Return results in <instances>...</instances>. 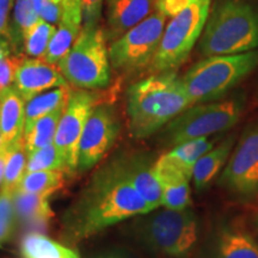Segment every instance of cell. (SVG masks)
Masks as SVG:
<instances>
[{"label":"cell","mask_w":258,"mask_h":258,"mask_svg":"<svg viewBox=\"0 0 258 258\" xmlns=\"http://www.w3.org/2000/svg\"><path fill=\"white\" fill-rule=\"evenodd\" d=\"M152 211L114 160L97 171L67 209L62 221L64 238L78 243L117 222Z\"/></svg>","instance_id":"obj_1"},{"label":"cell","mask_w":258,"mask_h":258,"mask_svg":"<svg viewBox=\"0 0 258 258\" xmlns=\"http://www.w3.org/2000/svg\"><path fill=\"white\" fill-rule=\"evenodd\" d=\"M192 104L175 71L139 80L129 86L125 95L129 133L135 139L151 137Z\"/></svg>","instance_id":"obj_2"},{"label":"cell","mask_w":258,"mask_h":258,"mask_svg":"<svg viewBox=\"0 0 258 258\" xmlns=\"http://www.w3.org/2000/svg\"><path fill=\"white\" fill-rule=\"evenodd\" d=\"M258 49V11L246 0H220L209 11L199 42L205 57Z\"/></svg>","instance_id":"obj_3"},{"label":"cell","mask_w":258,"mask_h":258,"mask_svg":"<svg viewBox=\"0 0 258 258\" xmlns=\"http://www.w3.org/2000/svg\"><path fill=\"white\" fill-rule=\"evenodd\" d=\"M154 211L135 220L133 232L137 239L154 253L169 258H188L199 241L198 215L189 208Z\"/></svg>","instance_id":"obj_4"},{"label":"cell","mask_w":258,"mask_h":258,"mask_svg":"<svg viewBox=\"0 0 258 258\" xmlns=\"http://www.w3.org/2000/svg\"><path fill=\"white\" fill-rule=\"evenodd\" d=\"M258 66V49L208 56L190 67L182 82L194 104L219 101Z\"/></svg>","instance_id":"obj_5"},{"label":"cell","mask_w":258,"mask_h":258,"mask_svg":"<svg viewBox=\"0 0 258 258\" xmlns=\"http://www.w3.org/2000/svg\"><path fill=\"white\" fill-rule=\"evenodd\" d=\"M244 108L245 99L240 96L192 104L165 125L160 140L167 147H175L192 139L222 133L240 120Z\"/></svg>","instance_id":"obj_6"},{"label":"cell","mask_w":258,"mask_h":258,"mask_svg":"<svg viewBox=\"0 0 258 258\" xmlns=\"http://www.w3.org/2000/svg\"><path fill=\"white\" fill-rule=\"evenodd\" d=\"M106 41L102 28H82L69 54L57 64L70 85L93 91L110 84L111 66Z\"/></svg>","instance_id":"obj_7"},{"label":"cell","mask_w":258,"mask_h":258,"mask_svg":"<svg viewBox=\"0 0 258 258\" xmlns=\"http://www.w3.org/2000/svg\"><path fill=\"white\" fill-rule=\"evenodd\" d=\"M211 11V0H194L171 17L164 29L159 47L150 64L151 72L175 71L188 59L201 37Z\"/></svg>","instance_id":"obj_8"},{"label":"cell","mask_w":258,"mask_h":258,"mask_svg":"<svg viewBox=\"0 0 258 258\" xmlns=\"http://www.w3.org/2000/svg\"><path fill=\"white\" fill-rule=\"evenodd\" d=\"M165 22V16L156 11L112 41L108 48L112 69L122 73H135L150 67L159 47Z\"/></svg>","instance_id":"obj_9"},{"label":"cell","mask_w":258,"mask_h":258,"mask_svg":"<svg viewBox=\"0 0 258 258\" xmlns=\"http://www.w3.org/2000/svg\"><path fill=\"white\" fill-rule=\"evenodd\" d=\"M219 184L237 199L249 201L258 198V121L240 134Z\"/></svg>","instance_id":"obj_10"},{"label":"cell","mask_w":258,"mask_h":258,"mask_svg":"<svg viewBox=\"0 0 258 258\" xmlns=\"http://www.w3.org/2000/svg\"><path fill=\"white\" fill-rule=\"evenodd\" d=\"M101 102V95L91 90L77 89L71 93L54 139V145L66 165L67 175H72L78 169L83 131L93 108Z\"/></svg>","instance_id":"obj_11"},{"label":"cell","mask_w":258,"mask_h":258,"mask_svg":"<svg viewBox=\"0 0 258 258\" xmlns=\"http://www.w3.org/2000/svg\"><path fill=\"white\" fill-rule=\"evenodd\" d=\"M120 129V120L111 102L98 103L90 114L80 139L78 169H92L109 152Z\"/></svg>","instance_id":"obj_12"},{"label":"cell","mask_w":258,"mask_h":258,"mask_svg":"<svg viewBox=\"0 0 258 258\" xmlns=\"http://www.w3.org/2000/svg\"><path fill=\"white\" fill-rule=\"evenodd\" d=\"M69 85L59 67L43 59H25L16 72L14 86L25 103L47 90Z\"/></svg>","instance_id":"obj_13"},{"label":"cell","mask_w":258,"mask_h":258,"mask_svg":"<svg viewBox=\"0 0 258 258\" xmlns=\"http://www.w3.org/2000/svg\"><path fill=\"white\" fill-rule=\"evenodd\" d=\"M203 258H258V243L237 225H221L213 232Z\"/></svg>","instance_id":"obj_14"},{"label":"cell","mask_w":258,"mask_h":258,"mask_svg":"<svg viewBox=\"0 0 258 258\" xmlns=\"http://www.w3.org/2000/svg\"><path fill=\"white\" fill-rule=\"evenodd\" d=\"M115 161L123 176L143 196L145 201L153 209L159 208L163 202V194L153 171V164L156 160L153 161L147 154L140 153L120 157Z\"/></svg>","instance_id":"obj_15"},{"label":"cell","mask_w":258,"mask_h":258,"mask_svg":"<svg viewBox=\"0 0 258 258\" xmlns=\"http://www.w3.org/2000/svg\"><path fill=\"white\" fill-rule=\"evenodd\" d=\"M105 36L108 41L120 38L135 25L148 17L156 0H106Z\"/></svg>","instance_id":"obj_16"},{"label":"cell","mask_w":258,"mask_h":258,"mask_svg":"<svg viewBox=\"0 0 258 258\" xmlns=\"http://www.w3.org/2000/svg\"><path fill=\"white\" fill-rule=\"evenodd\" d=\"M153 171L161 186V206L172 211H183L189 208L191 202L189 177L163 156L154 161Z\"/></svg>","instance_id":"obj_17"},{"label":"cell","mask_w":258,"mask_h":258,"mask_svg":"<svg viewBox=\"0 0 258 258\" xmlns=\"http://www.w3.org/2000/svg\"><path fill=\"white\" fill-rule=\"evenodd\" d=\"M25 101L12 85L0 95V132L3 146L9 147L23 138Z\"/></svg>","instance_id":"obj_18"},{"label":"cell","mask_w":258,"mask_h":258,"mask_svg":"<svg viewBox=\"0 0 258 258\" xmlns=\"http://www.w3.org/2000/svg\"><path fill=\"white\" fill-rule=\"evenodd\" d=\"M235 146V135H228L220 144L209 150L198 160L192 171V180L196 190H203L222 172Z\"/></svg>","instance_id":"obj_19"},{"label":"cell","mask_w":258,"mask_h":258,"mask_svg":"<svg viewBox=\"0 0 258 258\" xmlns=\"http://www.w3.org/2000/svg\"><path fill=\"white\" fill-rule=\"evenodd\" d=\"M14 203L19 220L34 227L43 228L54 217L48 196L16 190Z\"/></svg>","instance_id":"obj_20"},{"label":"cell","mask_w":258,"mask_h":258,"mask_svg":"<svg viewBox=\"0 0 258 258\" xmlns=\"http://www.w3.org/2000/svg\"><path fill=\"white\" fill-rule=\"evenodd\" d=\"M73 90L69 85L60 86V88L50 90L48 92H43L30 101L25 103V122H24V133L30 131L35 122L41 117L56 110V109L66 106L70 101L71 93Z\"/></svg>","instance_id":"obj_21"},{"label":"cell","mask_w":258,"mask_h":258,"mask_svg":"<svg viewBox=\"0 0 258 258\" xmlns=\"http://www.w3.org/2000/svg\"><path fill=\"white\" fill-rule=\"evenodd\" d=\"M214 139H192V140L177 145L175 147H171L169 152L163 154V157L176 167H178L190 179H192V171L195 164L203 154L214 147Z\"/></svg>","instance_id":"obj_22"},{"label":"cell","mask_w":258,"mask_h":258,"mask_svg":"<svg viewBox=\"0 0 258 258\" xmlns=\"http://www.w3.org/2000/svg\"><path fill=\"white\" fill-rule=\"evenodd\" d=\"M40 19L36 0H16L9 24V41L16 54H22L25 32Z\"/></svg>","instance_id":"obj_23"},{"label":"cell","mask_w":258,"mask_h":258,"mask_svg":"<svg viewBox=\"0 0 258 258\" xmlns=\"http://www.w3.org/2000/svg\"><path fill=\"white\" fill-rule=\"evenodd\" d=\"M64 108L56 109V110L49 112V114L41 117L40 120L35 122L30 131L23 134L25 148H27L28 154L34 152V151L44 148L49 145H53L54 139H55L57 127L61 116H62Z\"/></svg>","instance_id":"obj_24"},{"label":"cell","mask_w":258,"mask_h":258,"mask_svg":"<svg viewBox=\"0 0 258 258\" xmlns=\"http://www.w3.org/2000/svg\"><path fill=\"white\" fill-rule=\"evenodd\" d=\"M23 258H66L77 253L70 247L63 246L50 238L37 232H30L21 243Z\"/></svg>","instance_id":"obj_25"},{"label":"cell","mask_w":258,"mask_h":258,"mask_svg":"<svg viewBox=\"0 0 258 258\" xmlns=\"http://www.w3.org/2000/svg\"><path fill=\"white\" fill-rule=\"evenodd\" d=\"M80 30H82V25L61 18L59 24L56 25L55 32L51 36L43 60L47 61L48 63L57 66L73 47L74 42L79 36Z\"/></svg>","instance_id":"obj_26"},{"label":"cell","mask_w":258,"mask_h":258,"mask_svg":"<svg viewBox=\"0 0 258 258\" xmlns=\"http://www.w3.org/2000/svg\"><path fill=\"white\" fill-rule=\"evenodd\" d=\"M63 175L64 172L57 170L27 172L16 190L30 194H37V195L50 196L51 194L59 191L63 186Z\"/></svg>","instance_id":"obj_27"},{"label":"cell","mask_w":258,"mask_h":258,"mask_svg":"<svg viewBox=\"0 0 258 258\" xmlns=\"http://www.w3.org/2000/svg\"><path fill=\"white\" fill-rule=\"evenodd\" d=\"M8 158H6L5 173L3 179V188H6L15 192L22 178L25 175L28 164V152L25 148L24 138L19 139L15 144L8 147Z\"/></svg>","instance_id":"obj_28"},{"label":"cell","mask_w":258,"mask_h":258,"mask_svg":"<svg viewBox=\"0 0 258 258\" xmlns=\"http://www.w3.org/2000/svg\"><path fill=\"white\" fill-rule=\"evenodd\" d=\"M56 30V25L40 19L25 32L23 41V51L25 55L43 59L46 55L51 36Z\"/></svg>","instance_id":"obj_29"},{"label":"cell","mask_w":258,"mask_h":258,"mask_svg":"<svg viewBox=\"0 0 258 258\" xmlns=\"http://www.w3.org/2000/svg\"><path fill=\"white\" fill-rule=\"evenodd\" d=\"M49 170L62 171L66 173V165H64L59 151L56 150L55 145H49V146L40 148V150L28 154L27 172Z\"/></svg>","instance_id":"obj_30"},{"label":"cell","mask_w":258,"mask_h":258,"mask_svg":"<svg viewBox=\"0 0 258 258\" xmlns=\"http://www.w3.org/2000/svg\"><path fill=\"white\" fill-rule=\"evenodd\" d=\"M16 209L14 203V191L3 188L0 191V247L11 239L15 231Z\"/></svg>","instance_id":"obj_31"},{"label":"cell","mask_w":258,"mask_h":258,"mask_svg":"<svg viewBox=\"0 0 258 258\" xmlns=\"http://www.w3.org/2000/svg\"><path fill=\"white\" fill-rule=\"evenodd\" d=\"M23 60L24 54H15L0 63V95L14 85L16 72Z\"/></svg>","instance_id":"obj_32"},{"label":"cell","mask_w":258,"mask_h":258,"mask_svg":"<svg viewBox=\"0 0 258 258\" xmlns=\"http://www.w3.org/2000/svg\"><path fill=\"white\" fill-rule=\"evenodd\" d=\"M104 0H82V28L92 29L98 27L102 18Z\"/></svg>","instance_id":"obj_33"},{"label":"cell","mask_w":258,"mask_h":258,"mask_svg":"<svg viewBox=\"0 0 258 258\" xmlns=\"http://www.w3.org/2000/svg\"><path fill=\"white\" fill-rule=\"evenodd\" d=\"M192 2L194 0H156L154 9L166 18H171Z\"/></svg>","instance_id":"obj_34"},{"label":"cell","mask_w":258,"mask_h":258,"mask_svg":"<svg viewBox=\"0 0 258 258\" xmlns=\"http://www.w3.org/2000/svg\"><path fill=\"white\" fill-rule=\"evenodd\" d=\"M61 18L82 25V0H62V17Z\"/></svg>","instance_id":"obj_35"},{"label":"cell","mask_w":258,"mask_h":258,"mask_svg":"<svg viewBox=\"0 0 258 258\" xmlns=\"http://www.w3.org/2000/svg\"><path fill=\"white\" fill-rule=\"evenodd\" d=\"M15 2L16 0H0V37L9 38V16Z\"/></svg>","instance_id":"obj_36"},{"label":"cell","mask_w":258,"mask_h":258,"mask_svg":"<svg viewBox=\"0 0 258 258\" xmlns=\"http://www.w3.org/2000/svg\"><path fill=\"white\" fill-rule=\"evenodd\" d=\"M92 258H135L133 254H131L127 251L123 250H108L103 251L93 256Z\"/></svg>","instance_id":"obj_37"},{"label":"cell","mask_w":258,"mask_h":258,"mask_svg":"<svg viewBox=\"0 0 258 258\" xmlns=\"http://www.w3.org/2000/svg\"><path fill=\"white\" fill-rule=\"evenodd\" d=\"M11 51H12V47H11V43H10L9 38L0 37V63L11 55Z\"/></svg>","instance_id":"obj_38"},{"label":"cell","mask_w":258,"mask_h":258,"mask_svg":"<svg viewBox=\"0 0 258 258\" xmlns=\"http://www.w3.org/2000/svg\"><path fill=\"white\" fill-rule=\"evenodd\" d=\"M8 147L3 146L0 148V184H2L3 179H4L5 173V165H6V158H8Z\"/></svg>","instance_id":"obj_39"},{"label":"cell","mask_w":258,"mask_h":258,"mask_svg":"<svg viewBox=\"0 0 258 258\" xmlns=\"http://www.w3.org/2000/svg\"><path fill=\"white\" fill-rule=\"evenodd\" d=\"M254 225H256V227H258V213L256 214V218H254Z\"/></svg>","instance_id":"obj_40"},{"label":"cell","mask_w":258,"mask_h":258,"mask_svg":"<svg viewBox=\"0 0 258 258\" xmlns=\"http://www.w3.org/2000/svg\"><path fill=\"white\" fill-rule=\"evenodd\" d=\"M66 258H80L78 253H74L73 256H70V257H66Z\"/></svg>","instance_id":"obj_41"},{"label":"cell","mask_w":258,"mask_h":258,"mask_svg":"<svg viewBox=\"0 0 258 258\" xmlns=\"http://www.w3.org/2000/svg\"><path fill=\"white\" fill-rule=\"evenodd\" d=\"M3 147V137H2V132H0V148Z\"/></svg>","instance_id":"obj_42"}]
</instances>
